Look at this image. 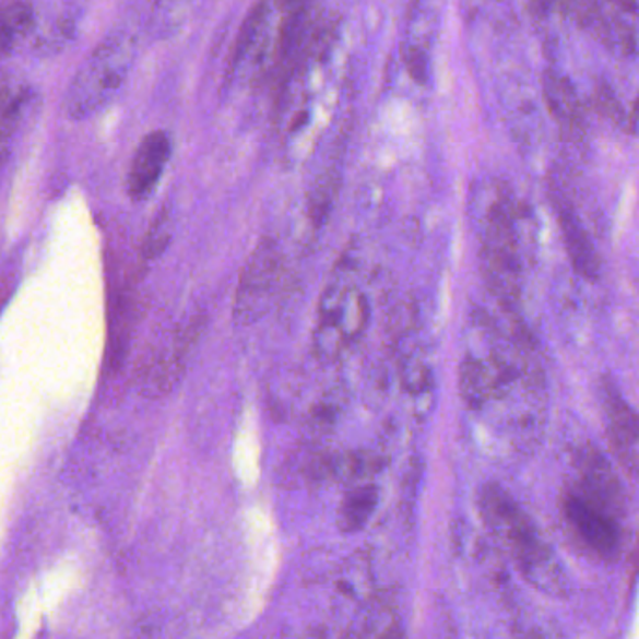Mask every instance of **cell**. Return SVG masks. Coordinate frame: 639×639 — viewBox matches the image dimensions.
Segmentation results:
<instances>
[{
  "label": "cell",
  "instance_id": "cell-12",
  "mask_svg": "<svg viewBox=\"0 0 639 639\" xmlns=\"http://www.w3.org/2000/svg\"><path fill=\"white\" fill-rule=\"evenodd\" d=\"M34 27V8L27 0H0V59L14 54L15 47Z\"/></svg>",
  "mask_w": 639,
  "mask_h": 639
},
{
  "label": "cell",
  "instance_id": "cell-9",
  "mask_svg": "<svg viewBox=\"0 0 639 639\" xmlns=\"http://www.w3.org/2000/svg\"><path fill=\"white\" fill-rule=\"evenodd\" d=\"M580 494L587 501L606 508L615 518L623 514V492L606 458L599 450H587L580 460Z\"/></svg>",
  "mask_w": 639,
  "mask_h": 639
},
{
  "label": "cell",
  "instance_id": "cell-1",
  "mask_svg": "<svg viewBox=\"0 0 639 639\" xmlns=\"http://www.w3.org/2000/svg\"><path fill=\"white\" fill-rule=\"evenodd\" d=\"M135 44L130 36L115 34L102 42L75 73L64 98V109L73 120L86 119L111 102L125 85L132 67Z\"/></svg>",
  "mask_w": 639,
  "mask_h": 639
},
{
  "label": "cell",
  "instance_id": "cell-7",
  "mask_svg": "<svg viewBox=\"0 0 639 639\" xmlns=\"http://www.w3.org/2000/svg\"><path fill=\"white\" fill-rule=\"evenodd\" d=\"M602 405L606 416L607 441L612 445L613 454L626 469L628 476L634 478L638 473V416L623 400L615 384L607 379L602 384Z\"/></svg>",
  "mask_w": 639,
  "mask_h": 639
},
{
  "label": "cell",
  "instance_id": "cell-8",
  "mask_svg": "<svg viewBox=\"0 0 639 639\" xmlns=\"http://www.w3.org/2000/svg\"><path fill=\"white\" fill-rule=\"evenodd\" d=\"M169 156H171V139L167 133L152 132L141 141L128 173L130 198L143 201L151 196L152 190L158 186Z\"/></svg>",
  "mask_w": 639,
  "mask_h": 639
},
{
  "label": "cell",
  "instance_id": "cell-6",
  "mask_svg": "<svg viewBox=\"0 0 639 639\" xmlns=\"http://www.w3.org/2000/svg\"><path fill=\"white\" fill-rule=\"evenodd\" d=\"M563 514L581 544L599 555L600 559L612 560L619 555L623 544L619 523L606 508L587 501L585 497L572 492L563 499Z\"/></svg>",
  "mask_w": 639,
  "mask_h": 639
},
{
  "label": "cell",
  "instance_id": "cell-3",
  "mask_svg": "<svg viewBox=\"0 0 639 639\" xmlns=\"http://www.w3.org/2000/svg\"><path fill=\"white\" fill-rule=\"evenodd\" d=\"M484 271L489 287L507 300L518 293L520 251L516 235L514 214L508 201H497L492 206L484 238Z\"/></svg>",
  "mask_w": 639,
  "mask_h": 639
},
{
  "label": "cell",
  "instance_id": "cell-5",
  "mask_svg": "<svg viewBox=\"0 0 639 639\" xmlns=\"http://www.w3.org/2000/svg\"><path fill=\"white\" fill-rule=\"evenodd\" d=\"M280 276H282V256L271 238H264L259 242L258 248L251 251L245 269L240 272L235 303H233V317L238 324L253 323L263 316L267 304L274 295Z\"/></svg>",
  "mask_w": 639,
  "mask_h": 639
},
{
  "label": "cell",
  "instance_id": "cell-11",
  "mask_svg": "<svg viewBox=\"0 0 639 639\" xmlns=\"http://www.w3.org/2000/svg\"><path fill=\"white\" fill-rule=\"evenodd\" d=\"M544 99L549 115L565 132L578 133L583 125V109L572 83L567 78L547 73L544 78Z\"/></svg>",
  "mask_w": 639,
  "mask_h": 639
},
{
  "label": "cell",
  "instance_id": "cell-18",
  "mask_svg": "<svg viewBox=\"0 0 639 639\" xmlns=\"http://www.w3.org/2000/svg\"><path fill=\"white\" fill-rule=\"evenodd\" d=\"M593 104L594 109H596L604 119L612 120V122H623V120H626V113L623 111L619 99L613 94L610 86L602 85L594 91Z\"/></svg>",
  "mask_w": 639,
  "mask_h": 639
},
{
  "label": "cell",
  "instance_id": "cell-2",
  "mask_svg": "<svg viewBox=\"0 0 639 639\" xmlns=\"http://www.w3.org/2000/svg\"><path fill=\"white\" fill-rule=\"evenodd\" d=\"M481 502L484 520L495 534L507 542L523 572L534 580L549 576V567H555L552 552L541 541L533 521L521 510L520 505L499 486L484 489Z\"/></svg>",
  "mask_w": 639,
  "mask_h": 639
},
{
  "label": "cell",
  "instance_id": "cell-19",
  "mask_svg": "<svg viewBox=\"0 0 639 639\" xmlns=\"http://www.w3.org/2000/svg\"><path fill=\"white\" fill-rule=\"evenodd\" d=\"M409 73L416 83H424L426 75H428V62H426V55L422 54L421 49H411L405 59Z\"/></svg>",
  "mask_w": 639,
  "mask_h": 639
},
{
  "label": "cell",
  "instance_id": "cell-14",
  "mask_svg": "<svg viewBox=\"0 0 639 639\" xmlns=\"http://www.w3.org/2000/svg\"><path fill=\"white\" fill-rule=\"evenodd\" d=\"M267 20H269V4L267 0H261L259 4L251 8L250 14L240 27L237 42L233 46L232 59H229V72H237L238 68L245 64L246 57L251 54L263 28L267 27Z\"/></svg>",
  "mask_w": 639,
  "mask_h": 639
},
{
  "label": "cell",
  "instance_id": "cell-10",
  "mask_svg": "<svg viewBox=\"0 0 639 639\" xmlns=\"http://www.w3.org/2000/svg\"><path fill=\"white\" fill-rule=\"evenodd\" d=\"M555 211H557V222H559L565 248H567L568 258L572 261L573 269L585 280H591V282L599 280V253L594 250L593 242L576 216V212L572 211V206L567 201H559L555 204Z\"/></svg>",
  "mask_w": 639,
  "mask_h": 639
},
{
  "label": "cell",
  "instance_id": "cell-21",
  "mask_svg": "<svg viewBox=\"0 0 639 639\" xmlns=\"http://www.w3.org/2000/svg\"><path fill=\"white\" fill-rule=\"evenodd\" d=\"M536 2H541V4H554V0H536Z\"/></svg>",
  "mask_w": 639,
  "mask_h": 639
},
{
  "label": "cell",
  "instance_id": "cell-17",
  "mask_svg": "<svg viewBox=\"0 0 639 639\" xmlns=\"http://www.w3.org/2000/svg\"><path fill=\"white\" fill-rule=\"evenodd\" d=\"M336 180H323L317 185L316 190L311 191L308 209H310V220L316 227L323 225L329 216L330 206L336 196Z\"/></svg>",
  "mask_w": 639,
  "mask_h": 639
},
{
  "label": "cell",
  "instance_id": "cell-20",
  "mask_svg": "<svg viewBox=\"0 0 639 639\" xmlns=\"http://www.w3.org/2000/svg\"><path fill=\"white\" fill-rule=\"evenodd\" d=\"M277 7L284 8L285 12L291 8L303 7V4H310L311 0H276Z\"/></svg>",
  "mask_w": 639,
  "mask_h": 639
},
{
  "label": "cell",
  "instance_id": "cell-15",
  "mask_svg": "<svg viewBox=\"0 0 639 639\" xmlns=\"http://www.w3.org/2000/svg\"><path fill=\"white\" fill-rule=\"evenodd\" d=\"M23 99L25 93L20 86L14 85L7 75H0V139L14 132L15 122L20 120L23 109Z\"/></svg>",
  "mask_w": 639,
  "mask_h": 639
},
{
  "label": "cell",
  "instance_id": "cell-4",
  "mask_svg": "<svg viewBox=\"0 0 639 639\" xmlns=\"http://www.w3.org/2000/svg\"><path fill=\"white\" fill-rule=\"evenodd\" d=\"M204 321L206 319L203 316L191 317L185 327L175 330L171 342L145 355L138 371L141 394L159 398L177 387L185 374L186 364L203 334Z\"/></svg>",
  "mask_w": 639,
  "mask_h": 639
},
{
  "label": "cell",
  "instance_id": "cell-16",
  "mask_svg": "<svg viewBox=\"0 0 639 639\" xmlns=\"http://www.w3.org/2000/svg\"><path fill=\"white\" fill-rule=\"evenodd\" d=\"M171 211L164 206L152 222L151 229L146 232L145 240H143V258L151 261V259L159 258L164 253L169 240H171Z\"/></svg>",
  "mask_w": 639,
  "mask_h": 639
},
{
  "label": "cell",
  "instance_id": "cell-13",
  "mask_svg": "<svg viewBox=\"0 0 639 639\" xmlns=\"http://www.w3.org/2000/svg\"><path fill=\"white\" fill-rule=\"evenodd\" d=\"M376 486H360L351 489L340 507V528L345 533H353L368 523L377 507Z\"/></svg>",
  "mask_w": 639,
  "mask_h": 639
}]
</instances>
